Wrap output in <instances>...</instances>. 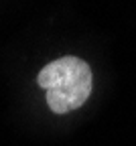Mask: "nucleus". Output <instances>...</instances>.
<instances>
[{"mask_svg": "<svg viewBox=\"0 0 136 146\" xmlns=\"http://www.w3.org/2000/svg\"><path fill=\"white\" fill-rule=\"evenodd\" d=\"M45 89L47 106L55 114H69L81 108L91 94V69L79 57H61L47 63L37 75Z\"/></svg>", "mask_w": 136, "mask_h": 146, "instance_id": "nucleus-1", "label": "nucleus"}]
</instances>
